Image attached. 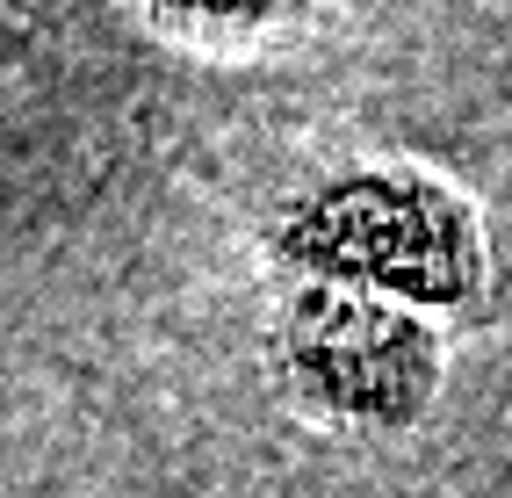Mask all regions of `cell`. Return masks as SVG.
Wrapping results in <instances>:
<instances>
[{
	"mask_svg": "<svg viewBox=\"0 0 512 498\" xmlns=\"http://www.w3.org/2000/svg\"><path fill=\"white\" fill-rule=\"evenodd\" d=\"M282 253L332 282H368L419 304H462L484 282V239L462 195L419 174H339L282 224Z\"/></svg>",
	"mask_w": 512,
	"mask_h": 498,
	"instance_id": "1",
	"label": "cell"
},
{
	"mask_svg": "<svg viewBox=\"0 0 512 498\" xmlns=\"http://www.w3.org/2000/svg\"><path fill=\"white\" fill-rule=\"evenodd\" d=\"M282 354L311 405L361 426L419 419L440 376L433 332L412 311L383 304V296H354V289H303L282 325Z\"/></svg>",
	"mask_w": 512,
	"mask_h": 498,
	"instance_id": "2",
	"label": "cell"
},
{
	"mask_svg": "<svg viewBox=\"0 0 512 498\" xmlns=\"http://www.w3.org/2000/svg\"><path fill=\"white\" fill-rule=\"evenodd\" d=\"M152 8L181 29H267V22L296 15L303 0H152Z\"/></svg>",
	"mask_w": 512,
	"mask_h": 498,
	"instance_id": "3",
	"label": "cell"
}]
</instances>
